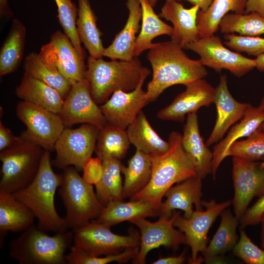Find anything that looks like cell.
Segmentation results:
<instances>
[{"label":"cell","instance_id":"obj_1","mask_svg":"<svg viewBox=\"0 0 264 264\" xmlns=\"http://www.w3.org/2000/svg\"><path fill=\"white\" fill-rule=\"evenodd\" d=\"M183 49L172 40L154 43L149 49L147 58L153 70L146 94L149 103L170 87L179 84L185 86L207 75L208 71L199 59H191Z\"/></svg>","mask_w":264,"mask_h":264},{"label":"cell","instance_id":"obj_2","mask_svg":"<svg viewBox=\"0 0 264 264\" xmlns=\"http://www.w3.org/2000/svg\"><path fill=\"white\" fill-rule=\"evenodd\" d=\"M182 134L173 132L169 136L170 148L166 153L152 155V172L147 185L130 198L145 200L158 209L166 192L175 183L197 176L194 165L181 145Z\"/></svg>","mask_w":264,"mask_h":264},{"label":"cell","instance_id":"obj_3","mask_svg":"<svg viewBox=\"0 0 264 264\" xmlns=\"http://www.w3.org/2000/svg\"><path fill=\"white\" fill-rule=\"evenodd\" d=\"M50 152L44 150L39 170L31 183L14 193L17 198L25 204L38 220V226L44 231L55 233L68 230L64 218L57 213L54 197L63 180V174L52 169Z\"/></svg>","mask_w":264,"mask_h":264},{"label":"cell","instance_id":"obj_4","mask_svg":"<svg viewBox=\"0 0 264 264\" xmlns=\"http://www.w3.org/2000/svg\"><path fill=\"white\" fill-rule=\"evenodd\" d=\"M87 64L85 79L97 104L105 103L116 90H133L148 69L142 66L137 57L130 60L106 61L89 56Z\"/></svg>","mask_w":264,"mask_h":264},{"label":"cell","instance_id":"obj_5","mask_svg":"<svg viewBox=\"0 0 264 264\" xmlns=\"http://www.w3.org/2000/svg\"><path fill=\"white\" fill-rule=\"evenodd\" d=\"M34 224L9 245L8 254L20 264H66V252L73 242L68 230L49 236Z\"/></svg>","mask_w":264,"mask_h":264},{"label":"cell","instance_id":"obj_6","mask_svg":"<svg viewBox=\"0 0 264 264\" xmlns=\"http://www.w3.org/2000/svg\"><path fill=\"white\" fill-rule=\"evenodd\" d=\"M63 171L59 193L66 210L67 227L73 231L96 219L104 206L93 186L83 179L75 167L68 166Z\"/></svg>","mask_w":264,"mask_h":264},{"label":"cell","instance_id":"obj_7","mask_svg":"<svg viewBox=\"0 0 264 264\" xmlns=\"http://www.w3.org/2000/svg\"><path fill=\"white\" fill-rule=\"evenodd\" d=\"M44 152L41 146L24 137L0 151V192L13 194L28 186L38 172Z\"/></svg>","mask_w":264,"mask_h":264},{"label":"cell","instance_id":"obj_8","mask_svg":"<svg viewBox=\"0 0 264 264\" xmlns=\"http://www.w3.org/2000/svg\"><path fill=\"white\" fill-rule=\"evenodd\" d=\"M110 226L93 220L73 231L74 245L86 254L104 256L139 246L140 234L131 228L128 235L113 233Z\"/></svg>","mask_w":264,"mask_h":264},{"label":"cell","instance_id":"obj_9","mask_svg":"<svg viewBox=\"0 0 264 264\" xmlns=\"http://www.w3.org/2000/svg\"><path fill=\"white\" fill-rule=\"evenodd\" d=\"M99 131L90 124H84L74 129L65 128L55 144L56 157L51 161L52 165L63 170L70 166L83 170L95 151Z\"/></svg>","mask_w":264,"mask_h":264},{"label":"cell","instance_id":"obj_10","mask_svg":"<svg viewBox=\"0 0 264 264\" xmlns=\"http://www.w3.org/2000/svg\"><path fill=\"white\" fill-rule=\"evenodd\" d=\"M18 118L26 130L21 135L50 152L65 128L59 113L34 104L20 101L17 105Z\"/></svg>","mask_w":264,"mask_h":264},{"label":"cell","instance_id":"obj_11","mask_svg":"<svg viewBox=\"0 0 264 264\" xmlns=\"http://www.w3.org/2000/svg\"><path fill=\"white\" fill-rule=\"evenodd\" d=\"M184 49L194 51L205 66L218 73L225 69L238 77L243 76L256 67L255 59L247 58L238 52L226 47L215 34L200 38L187 44Z\"/></svg>","mask_w":264,"mask_h":264},{"label":"cell","instance_id":"obj_12","mask_svg":"<svg viewBox=\"0 0 264 264\" xmlns=\"http://www.w3.org/2000/svg\"><path fill=\"white\" fill-rule=\"evenodd\" d=\"M205 210L194 211L189 218L180 215L176 218L174 226L182 232L186 237V243L191 250L190 264H200L203 261L198 254L207 245L208 233L213 223L222 212L232 205V200L218 203L214 199L202 201Z\"/></svg>","mask_w":264,"mask_h":264},{"label":"cell","instance_id":"obj_13","mask_svg":"<svg viewBox=\"0 0 264 264\" xmlns=\"http://www.w3.org/2000/svg\"><path fill=\"white\" fill-rule=\"evenodd\" d=\"M232 179L234 195L232 205L234 215L239 220L253 198L264 194V162L233 156Z\"/></svg>","mask_w":264,"mask_h":264},{"label":"cell","instance_id":"obj_14","mask_svg":"<svg viewBox=\"0 0 264 264\" xmlns=\"http://www.w3.org/2000/svg\"><path fill=\"white\" fill-rule=\"evenodd\" d=\"M181 212L174 211L168 218L161 217L155 222H151L145 218L131 221L135 225L140 231L139 252L133 259V263L144 264L148 253L152 250L161 246L177 250L182 244H186L184 234L176 230L174 222Z\"/></svg>","mask_w":264,"mask_h":264},{"label":"cell","instance_id":"obj_15","mask_svg":"<svg viewBox=\"0 0 264 264\" xmlns=\"http://www.w3.org/2000/svg\"><path fill=\"white\" fill-rule=\"evenodd\" d=\"M38 54L44 62L56 68L72 85L85 79L87 68L85 58L62 31L53 33L50 42L42 46Z\"/></svg>","mask_w":264,"mask_h":264},{"label":"cell","instance_id":"obj_16","mask_svg":"<svg viewBox=\"0 0 264 264\" xmlns=\"http://www.w3.org/2000/svg\"><path fill=\"white\" fill-rule=\"evenodd\" d=\"M59 114L65 128L83 123L92 124L101 130L108 123L93 100L86 79L72 85Z\"/></svg>","mask_w":264,"mask_h":264},{"label":"cell","instance_id":"obj_17","mask_svg":"<svg viewBox=\"0 0 264 264\" xmlns=\"http://www.w3.org/2000/svg\"><path fill=\"white\" fill-rule=\"evenodd\" d=\"M150 73L148 69L135 88L130 91L116 90L100 106L108 123L126 130L134 121L142 109L149 103L142 86Z\"/></svg>","mask_w":264,"mask_h":264},{"label":"cell","instance_id":"obj_18","mask_svg":"<svg viewBox=\"0 0 264 264\" xmlns=\"http://www.w3.org/2000/svg\"><path fill=\"white\" fill-rule=\"evenodd\" d=\"M185 87L184 91L158 112V118L182 122L189 113L197 112L200 108L214 103L215 88L204 79L188 84Z\"/></svg>","mask_w":264,"mask_h":264},{"label":"cell","instance_id":"obj_19","mask_svg":"<svg viewBox=\"0 0 264 264\" xmlns=\"http://www.w3.org/2000/svg\"><path fill=\"white\" fill-rule=\"evenodd\" d=\"M214 103L217 109L214 127L205 144L207 146L220 141L228 130L242 118L250 105L236 100L230 93L226 74L221 75L215 88Z\"/></svg>","mask_w":264,"mask_h":264},{"label":"cell","instance_id":"obj_20","mask_svg":"<svg viewBox=\"0 0 264 264\" xmlns=\"http://www.w3.org/2000/svg\"><path fill=\"white\" fill-rule=\"evenodd\" d=\"M202 180L195 176L171 187L165 194L166 200L159 206V218H170L175 210L179 209L184 212V217L189 218L194 211L193 205L196 210H202Z\"/></svg>","mask_w":264,"mask_h":264},{"label":"cell","instance_id":"obj_21","mask_svg":"<svg viewBox=\"0 0 264 264\" xmlns=\"http://www.w3.org/2000/svg\"><path fill=\"white\" fill-rule=\"evenodd\" d=\"M197 6L186 8L177 0H165L158 16L172 22L173 30L171 40L183 48L188 44L199 39L197 25Z\"/></svg>","mask_w":264,"mask_h":264},{"label":"cell","instance_id":"obj_22","mask_svg":"<svg viewBox=\"0 0 264 264\" xmlns=\"http://www.w3.org/2000/svg\"><path fill=\"white\" fill-rule=\"evenodd\" d=\"M181 145L191 159L198 176L203 179L211 174L213 153L204 143L200 135L197 112L187 115Z\"/></svg>","mask_w":264,"mask_h":264},{"label":"cell","instance_id":"obj_23","mask_svg":"<svg viewBox=\"0 0 264 264\" xmlns=\"http://www.w3.org/2000/svg\"><path fill=\"white\" fill-rule=\"evenodd\" d=\"M128 17L124 27L105 48L103 56L111 60H130L134 57L136 36L140 28L142 9L139 0H126Z\"/></svg>","mask_w":264,"mask_h":264},{"label":"cell","instance_id":"obj_24","mask_svg":"<svg viewBox=\"0 0 264 264\" xmlns=\"http://www.w3.org/2000/svg\"><path fill=\"white\" fill-rule=\"evenodd\" d=\"M220 216V222L216 233L201 252L203 261L207 264L222 263L225 254L233 250L239 239L236 231L239 220L230 209H225Z\"/></svg>","mask_w":264,"mask_h":264},{"label":"cell","instance_id":"obj_25","mask_svg":"<svg viewBox=\"0 0 264 264\" xmlns=\"http://www.w3.org/2000/svg\"><path fill=\"white\" fill-rule=\"evenodd\" d=\"M264 121V110L250 105L241 121L233 125L225 137L214 146L211 171L214 180L220 164L227 157L228 151L232 144L241 138L248 136L259 129Z\"/></svg>","mask_w":264,"mask_h":264},{"label":"cell","instance_id":"obj_26","mask_svg":"<svg viewBox=\"0 0 264 264\" xmlns=\"http://www.w3.org/2000/svg\"><path fill=\"white\" fill-rule=\"evenodd\" d=\"M15 94L22 100L59 113L64 101L60 92L25 71Z\"/></svg>","mask_w":264,"mask_h":264},{"label":"cell","instance_id":"obj_27","mask_svg":"<svg viewBox=\"0 0 264 264\" xmlns=\"http://www.w3.org/2000/svg\"><path fill=\"white\" fill-rule=\"evenodd\" d=\"M31 210L12 193L0 192V245L8 231H23L34 224Z\"/></svg>","mask_w":264,"mask_h":264},{"label":"cell","instance_id":"obj_28","mask_svg":"<svg viewBox=\"0 0 264 264\" xmlns=\"http://www.w3.org/2000/svg\"><path fill=\"white\" fill-rule=\"evenodd\" d=\"M158 216V209L145 200H113L104 206L96 220L111 226L125 221Z\"/></svg>","mask_w":264,"mask_h":264},{"label":"cell","instance_id":"obj_29","mask_svg":"<svg viewBox=\"0 0 264 264\" xmlns=\"http://www.w3.org/2000/svg\"><path fill=\"white\" fill-rule=\"evenodd\" d=\"M76 29L81 43L88 49L90 56L102 58L105 48L103 46L102 33L97 25V17L91 8L89 0H78Z\"/></svg>","mask_w":264,"mask_h":264},{"label":"cell","instance_id":"obj_30","mask_svg":"<svg viewBox=\"0 0 264 264\" xmlns=\"http://www.w3.org/2000/svg\"><path fill=\"white\" fill-rule=\"evenodd\" d=\"M126 131L130 143L136 149L152 155L162 154L170 148V143L163 139L153 129L141 110Z\"/></svg>","mask_w":264,"mask_h":264},{"label":"cell","instance_id":"obj_31","mask_svg":"<svg viewBox=\"0 0 264 264\" xmlns=\"http://www.w3.org/2000/svg\"><path fill=\"white\" fill-rule=\"evenodd\" d=\"M152 172L151 155L136 149L128 166H122L124 176L123 199L131 198L141 191L149 182Z\"/></svg>","mask_w":264,"mask_h":264},{"label":"cell","instance_id":"obj_32","mask_svg":"<svg viewBox=\"0 0 264 264\" xmlns=\"http://www.w3.org/2000/svg\"><path fill=\"white\" fill-rule=\"evenodd\" d=\"M26 34V30L22 22L14 19L0 49V77L15 71L19 67L23 57Z\"/></svg>","mask_w":264,"mask_h":264},{"label":"cell","instance_id":"obj_33","mask_svg":"<svg viewBox=\"0 0 264 264\" xmlns=\"http://www.w3.org/2000/svg\"><path fill=\"white\" fill-rule=\"evenodd\" d=\"M142 9L141 25L135 42L134 56L137 57L153 46V40L163 35L171 36L173 26L160 19L147 0H139Z\"/></svg>","mask_w":264,"mask_h":264},{"label":"cell","instance_id":"obj_34","mask_svg":"<svg viewBox=\"0 0 264 264\" xmlns=\"http://www.w3.org/2000/svg\"><path fill=\"white\" fill-rule=\"evenodd\" d=\"M247 0H213L205 12L199 10L197 25L199 38L214 35L219 28L222 19L231 11L245 13Z\"/></svg>","mask_w":264,"mask_h":264},{"label":"cell","instance_id":"obj_35","mask_svg":"<svg viewBox=\"0 0 264 264\" xmlns=\"http://www.w3.org/2000/svg\"><path fill=\"white\" fill-rule=\"evenodd\" d=\"M130 144L126 130L107 123L99 131L95 152L101 160L110 158L121 160L125 156Z\"/></svg>","mask_w":264,"mask_h":264},{"label":"cell","instance_id":"obj_36","mask_svg":"<svg viewBox=\"0 0 264 264\" xmlns=\"http://www.w3.org/2000/svg\"><path fill=\"white\" fill-rule=\"evenodd\" d=\"M104 173L100 182L95 186L97 197L104 205L113 200H124L122 181V164L116 158L102 160Z\"/></svg>","mask_w":264,"mask_h":264},{"label":"cell","instance_id":"obj_37","mask_svg":"<svg viewBox=\"0 0 264 264\" xmlns=\"http://www.w3.org/2000/svg\"><path fill=\"white\" fill-rule=\"evenodd\" d=\"M24 69L25 71L56 89L64 99L71 89V83L56 68L44 62L35 52L26 56Z\"/></svg>","mask_w":264,"mask_h":264},{"label":"cell","instance_id":"obj_38","mask_svg":"<svg viewBox=\"0 0 264 264\" xmlns=\"http://www.w3.org/2000/svg\"><path fill=\"white\" fill-rule=\"evenodd\" d=\"M219 29L224 34L237 33L245 36L263 35L264 17L257 12L228 13L221 20Z\"/></svg>","mask_w":264,"mask_h":264},{"label":"cell","instance_id":"obj_39","mask_svg":"<svg viewBox=\"0 0 264 264\" xmlns=\"http://www.w3.org/2000/svg\"><path fill=\"white\" fill-rule=\"evenodd\" d=\"M228 156L264 162V132L259 128L246 139L235 142L228 151Z\"/></svg>","mask_w":264,"mask_h":264},{"label":"cell","instance_id":"obj_40","mask_svg":"<svg viewBox=\"0 0 264 264\" xmlns=\"http://www.w3.org/2000/svg\"><path fill=\"white\" fill-rule=\"evenodd\" d=\"M70 252L66 254L68 264H107L112 262L125 263L137 255L139 246L127 248L116 254L104 256H93L82 251L75 245L71 246Z\"/></svg>","mask_w":264,"mask_h":264},{"label":"cell","instance_id":"obj_41","mask_svg":"<svg viewBox=\"0 0 264 264\" xmlns=\"http://www.w3.org/2000/svg\"><path fill=\"white\" fill-rule=\"evenodd\" d=\"M57 6V17L64 33L71 41L79 53L85 58L76 29L78 8L71 0H55Z\"/></svg>","mask_w":264,"mask_h":264},{"label":"cell","instance_id":"obj_42","mask_svg":"<svg viewBox=\"0 0 264 264\" xmlns=\"http://www.w3.org/2000/svg\"><path fill=\"white\" fill-rule=\"evenodd\" d=\"M224 38L225 45L235 51L256 57L264 53V38L226 34Z\"/></svg>","mask_w":264,"mask_h":264},{"label":"cell","instance_id":"obj_43","mask_svg":"<svg viewBox=\"0 0 264 264\" xmlns=\"http://www.w3.org/2000/svg\"><path fill=\"white\" fill-rule=\"evenodd\" d=\"M240 231V238L233 249L234 255L247 264H264V249L253 242L242 228Z\"/></svg>","mask_w":264,"mask_h":264},{"label":"cell","instance_id":"obj_44","mask_svg":"<svg viewBox=\"0 0 264 264\" xmlns=\"http://www.w3.org/2000/svg\"><path fill=\"white\" fill-rule=\"evenodd\" d=\"M82 178L88 184L97 185L101 181L103 173L104 166L102 160L98 157H91L83 167Z\"/></svg>","mask_w":264,"mask_h":264},{"label":"cell","instance_id":"obj_45","mask_svg":"<svg viewBox=\"0 0 264 264\" xmlns=\"http://www.w3.org/2000/svg\"><path fill=\"white\" fill-rule=\"evenodd\" d=\"M264 213V194L250 207L248 208L241 217L239 222L241 228L260 223L261 218Z\"/></svg>","mask_w":264,"mask_h":264},{"label":"cell","instance_id":"obj_46","mask_svg":"<svg viewBox=\"0 0 264 264\" xmlns=\"http://www.w3.org/2000/svg\"><path fill=\"white\" fill-rule=\"evenodd\" d=\"M23 137L21 135L17 136L13 134L11 131L6 128L0 122V151L7 149L21 142Z\"/></svg>","mask_w":264,"mask_h":264},{"label":"cell","instance_id":"obj_47","mask_svg":"<svg viewBox=\"0 0 264 264\" xmlns=\"http://www.w3.org/2000/svg\"><path fill=\"white\" fill-rule=\"evenodd\" d=\"M257 12L264 17V0H247L245 13Z\"/></svg>","mask_w":264,"mask_h":264},{"label":"cell","instance_id":"obj_48","mask_svg":"<svg viewBox=\"0 0 264 264\" xmlns=\"http://www.w3.org/2000/svg\"><path fill=\"white\" fill-rule=\"evenodd\" d=\"M186 257L184 253H182L177 256H169L166 257H160L154 261L153 264H181L185 261Z\"/></svg>","mask_w":264,"mask_h":264},{"label":"cell","instance_id":"obj_49","mask_svg":"<svg viewBox=\"0 0 264 264\" xmlns=\"http://www.w3.org/2000/svg\"><path fill=\"white\" fill-rule=\"evenodd\" d=\"M179 2L182 1H187L191 3L193 6H197L199 10L202 12L206 11L211 4L213 0H177Z\"/></svg>","mask_w":264,"mask_h":264},{"label":"cell","instance_id":"obj_50","mask_svg":"<svg viewBox=\"0 0 264 264\" xmlns=\"http://www.w3.org/2000/svg\"><path fill=\"white\" fill-rule=\"evenodd\" d=\"M254 59L256 67L260 71L264 72V53L257 56Z\"/></svg>","mask_w":264,"mask_h":264},{"label":"cell","instance_id":"obj_51","mask_svg":"<svg viewBox=\"0 0 264 264\" xmlns=\"http://www.w3.org/2000/svg\"><path fill=\"white\" fill-rule=\"evenodd\" d=\"M260 223L261 225V245L264 249V213L261 218Z\"/></svg>","mask_w":264,"mask_h":264},{"label":"cell","instance_id":"obj_52","mask_svg":"<svg viewBox=\"0 0 264 264\" xmlns=\"http://www.w3.org/2000/svg\"><path fill=\"white\" fill-rule=\"evenodd\" d=\"M257 107L260 110H264V96L263 97L259 105Z\"/></svg>","mask_w":264,"mask_h":264},{"label":"cell","instance_id":"obj_53","mask_svg":"<svg viewBox=\"0 0 264 264\" xmlns=\"http://www.w3.org/2000/svg\"><path fill=\"white\" fill-rule=\"evenodd\" d=\"M158 0H147V1L149 2V3L153 7H154L155 6V5H156V4Z\"/></svg>","mask_w":264,"mask_h":264},{"label":"cell","instance_id":"obj_54","mask_svg":"<svg viewBox=\"0 0 264 264\" xmlns=\"http://www.w3.org/2000/svg\"><path fill=\"white\" fill-rule=\"evenodd\" d=\"M0 0V7H3L6 6L7 0Z\"/></svg>","mask_w":264,"mask_h":264},{"label":"cell","instance_id":"obj_55","mask_svg":"<svg viewBox=\"0 0 264 264\" xmlns=\"http://www.w3.org/2000/svg\"><path fill=\"white\" fill-rule=\"evenodd\" d=\"M260 129L264 132V121L261 124Z\"/></svg>","mask_w":264,"mask_h":264}]
</instances>
